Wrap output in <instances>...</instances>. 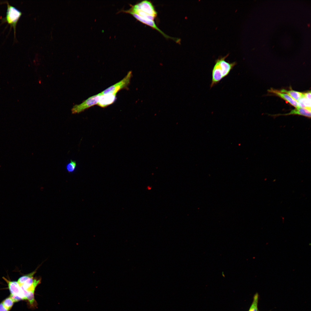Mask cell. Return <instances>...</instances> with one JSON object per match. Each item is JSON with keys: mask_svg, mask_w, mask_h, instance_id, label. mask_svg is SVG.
Segmentation results:
<instances>
[{"mask_svg": "<svg viewBox=\"0 0 311 311\" xmlns=\"http://www.w3.org/2000/svg\"><path fill=\"white\" fill-rule=\"evenodd\" d=\"M228 54L224 57H219L215 60L212 70V78L210 88L214 86L223 78L228 75L230 71L237 64L236 62H230L225 60Z\"/></svg>", "mask_w": 311, "mask_h": 311, "instance_id": "6da1fadb", "label": "cell"}, {"mask_svg": "<svg viewBox=\"0 0 311 311\" xmlns=\"http://www.w3.org/2000/svg\"><path fill=\"white\" fill-rule=\"evenodd\" d=\"M5 3L7 4V9L6 15L4 18H0L1 24L7 22L10 26V29L13 28L14 31V38L16 37V28L17 24L21 16L22 13L15 7L11 5L7 1Z\"/></svg>", "mask_w": 311, "mask_h": 311, "instance_id": "7a4b0ae2", "label": "cell"}, {"mask_svg": "<svg viewBox=\"0 0 311 311\" xmlns=\"http://www.w3.org/2000/svg\"><path fill=\"white\" fill-rule=\"evenodd\" d=\"M101 93L89 97L82 103L73 106L71 109L72 114L79 113L85 110L98 104Z\"/></svg>", "mask_w": 311, "mask_h": 311, "instance_id": "3957f363", "label": "cell"}, {"mask_svg": "<svg viewBox=\"0 0 311 311\" xmlns=\"http://www.w3.org/2000/svg\"><path fill=\"white\" fill-rule=\"evenodd\" d=\"M132 76V72L129 71L122 80L111 86L102 92V95L116 94L120 90L126 87L129 84Z\"/></svg>", "mask_w": 311, "mask_h": 311, "instance_id": "277c9868", "label": "cell"}, {"mask_svg": "<svg viewBox=\"0 0 311 311\" xmlns=\"http://www.w3.org/2000/svg\"><path fill=\"white\" fill-rule=\"evenodd\" d=\"M131 8L145 13L156 18L157 13L152 3L147 0L142 1L133 5Z\"/></svg>", "mask_w": 311, "mask_h": 311, "instance_id": "5b68a950", "label": "cell"}, {"mask_svg": "<svg viewBox=\"0 0 311 311\" xmlns=\"http://www.w3.org/2000/svg\"><path fill=\"white\" fill-rule=\"evenodd\" d=\"M268 91L279 96L288 102L291 105L296 108H299L297 102L294 100L287 94L281 92L280 91L271 88Z\"/></svg>", "mask_w": 311, "mask_h": 311, "instance_id": "8992f818", "label": "cell"}, {"mask_svg": "<svg viewBox=\"0 0 311 311\" xmlns=\"http://www.w3.org/2000/svg\"><path fill=\"white\" fill-rule=\"evenodd\" d=\"M116 95V94H101L98 105L101 107H104L113 103L115 100Z\"/></svg>", "mask_w": 311, "mask_h": 311, "instance_id": "52a82bcc", "label": "cell"}, {"mask_svg": "<svg viewBox=\"0 0 311 311\" xmlns=\"http://www.w3.org/2000/svg\"><path fill=\"white\" fill-rule=\"evenodd\" d=\"M3 278L7 283L11 294L16 295L20 297L21 287L18 282L10 281L4 277H3Z\"/></svg>", "mask_w": 311, "mask_h": 311, "instance_id": "ba28073f", "label": "cell"}, {"mask_svg": "<svg viewBox=\"0 0 311 311\" xmlns=\"http://www.w3.org/2000/svg\"><path fill=\"white\" fill-rule=\"evenodd\" d=\"M297 115L305 116L308 118L311 117V111L307 109L302 108H298L292 110L290 112L284 114H278L277 115Z\"/></svg>", "mask_w": 311, "mask_h": 311, "instance_id": "9c48e42d", "label": "cell"}, {"mask_svg": "<svg viewBox=\"0 0 311 311\" xmlns=\"http://www.w3.org/2000/svg\"><path fill=\"white\" fill-rule=\"evenodd\" d=\"M280 91L282 92L287 94L297 102L298 101L303 95V93L293 90H287L282 89Z\"/></svg>", "mask_w": 311, "mask_h": 311, "instance_id": "30bf717a", "label": "cell"}, {"mask_svg": "<svg viewBox=\"0 0 311 311\" xmlns=\"http://www.w3.org/2000/svg\"><path fill=\"white\" fill-rule=\"evenodd\" d=\"M297 102L299 107L311 111V100L307 99L302 96Z\"/></svg>", "mask_w": 311, "mask_h": 311, "instance_id": "8fae6325", "label": "cell"}, {"mask_svg": "<svg viewBox=\"0 0 311 311\" xmlns=\"http://www.w3.org/2000/svg\"><path fill=\"white\" fill-rule=\"evenodd\" d=\"M259 295L258 293H256L254 295L252 303L249 311H257L258 305Z\"/></svg>", "mask_w": 311, "mask_h": 311, "instance_id": "7c38bea8", "label": "cell"}, {"mask_svg": "<svg viewBox=\"0 0 311 311\" xmlns=\"http://www.w3.org/2000/svg\"><path fill=\"white\" fill-rule=\"evenodd\" d=\"M76 166L77 164L76 162L71 160L70 162L67 164L66 169L69 173H72L75 170Z\"/></svg>", "mask_w": 311, "mask_h": 311, "instance_id": "4fadbf2b", "label": "cell"}, {"mask_svg": "<svg viewBox=\"0 0 311 311\" xmlns=\"http://www.w3.org/2000/svg\"><path fill=\"white\" fill-rule=\"evenodd\" d=\"M36 272L35 271H34L29 274L20 277L17 281L20 285H22L30 277L33 276Z\"/></svg>", "mask_w": 311, "mask_h": 311, "instance_id": "5bb4252c", "label": "cell"}, {"mask_svg": "<svg viewBox=\"0 0 311 311\" xmlns=\"http://www.w3.org/2000/svg\"><path fill=\"white\" fill-rule=\"evenodd\" d=\"M2 303L5 308L9 310L12 308L14 302L12 299L9 297L4 299Z\"/></svg>", "mask_w": 311, "mask_h": 311, "instance_id": "9a60e30c", "label": "cell"}, {"mask_svg": "<svg viewBox=\"0 0 311 311\" xmlns=\"http://www.w3.org/2000/svg\"><path fill=\"white\" fill-rule=\"evenodd\" d=\"M34 292H30L29 295L27 297V299L30 305L32 306H34L36 302L34 296Z\"/></svg>", "mask_w": 311, "mask_h": 311, "instance_id": "2e32d148", "label": "cell"}, {"mask_svg": "<svg viewBox=\"0 0 311 311\" xmlns=\"http://www.w3.org/2000/svg\"><path fill=\"white\" fill-rule=\"evenodd\" d=\"M10 297L12 299L14 302H18L22 300L21 298L16 295L11 294Z\"/></svg>", "mask_w": 311, "mask_h": 311, "instance_id": "e0dca14e", "label": "cell"}, {"mask_svg": "<svg viewBox=\"0 0 311 311\" xmlns=\"http://www.w3.org/2000/svg\"><path fill=\"white\" fill-rule=\"evenodd\" d=\"M303 96L307 99L311 100V91H310L307 92L303 93Z\"/></svg>", "mask_w": 311, "mask_h": 311, "instance_id": "ac0fdd59", "label": "cell"}, {"mask_svg": "<svg viewBox=\"0 0 311 311\" xmlns=\"http://www.w3.org/2000/svg\"><path fill=\"white\" fill-rule=\"evenodd\" d=\"M4 306L2 303L0 304V311H9Z\"/></svg>", "mask_w": 311, "mask_h": 311, "instance_id": "d6986e66", "label": "cell"}, {"mask_svg": "<svg viewBox=\"0 0 311 311\" xmlns=\"http://www.w3.org/2000/svg\"><path fill=\"white\" fill-rule=\"evenodd\" d=\"M308 26H310V24H308Z\"/></svg>", "mask_w": 311, "mask_h": 311, "instance_id": "ffe728a7", "label": "cell"}, {"mask_svg": "<svg viewBox=\"0 0 311 311\" xmlns=\"http://www.w3.org/2000/svg\"><path fill=\"white\" fill-rule=\"evenodd\" d=\"M257 311H259L258 310Z\"/></svg>", "mask_w": 311, "mask_h": 311, "instance_id": "44dd1931", "label": "cell"}]
</instances>
